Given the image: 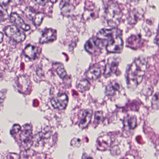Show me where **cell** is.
Segmentation results:
<instances>
[{
	"label": "cell",
	"mask_w": 159,
	"mask_h": 159,
	"mask_svg": "<svg viewBox=\"0 0 159 159\" xmlns=\"http://www.w3.org/2000/svg\"><path fill=\"white\" fill-rule=\"evenodd\" d=\"M121 31L117 28L103 29L97 35V37L107 42V48L111 53L121 52L123 48V42L121 37Z\"/></svg>",
	"instance_id": "cell-1"
},
{
	"label": "cell",
	"mask_w": 159,
	"mask_h": 159,
	"mask_svg": "<svg viewBox=\"0 0 159 159\" xmlns=\"http://www.w3.org/2000/svg\"><path fill=\"white\" fill-rule=\"evenodd\" d=\"M147 64V59L144 57H139L131 65L126 75L129 87L134 89L141 83L145 74Z\"/></svg>",
	"instance_id": "cell-2"
},
{
	"label": "cell",
	"mask_w": 159,
	"mask_h": 159,
	"mask_svg": "<svg viewBox=\"0 0 159 159\" xmlns=\"http://www.w3.org/2000/svg\"><path fill=\"white\" fill-rule=\"evenodd\" d=\"M5 34L9 38H11L17 43H21L25 39L26 35L16 26L9 25L4 30Z\"/></svg>",
	"instance_id": "cell-3"
},
{
	"label": "cell",
	"mask_w": 159,
	"mask_h": 159,
	"mask_svg": "<svg viewBox=\"0 0 159 159\" xmlns=\"http://www.w3.org/2000/svg\"><path fill=\"white\" fill-rule=\"evenodd\" d=\"M20 139L24 148H29L32 144V127L30 125L23 126L22 132L20 134Z\"/></svg>",
	"instance_id": "cell-4"
},
{
	"label": "cell",
	"mask_w": 159,
	"mask_h": 159,
	"mask_svg": "<svg viewBox=\"0 0 159 159\" xmlns=\"http://www.w3.org/2000/svg\"><path fill=\"white\" fill-rule=\"evenodd\" d=\"M51 104L55 108L65 109L67 107L68 98L65 94H60L53 98L51 100Z\"/></svg>",
	"instance_id": "cell-5"
},
{
	"label": "cell",
	"mask_w": 159,
	"mask_h": 159,
	"mask_svg": "<svg viewBox=\"0 0 159 159\" xmlns=\"http://www.w3.org/2000/svg\"><path fill=\"white\" fill-rule=\"evenodd\" d=\"M103 41L99 38H91L85 44V49L87 51L92 53L98 49L101 48Z\"/></svg>",
	"instance_id": "cell-6"
},
{
	"label": "cell",
	"mask_w": 159,
	"mask_h": 159,
	"mask_svg": "<svg viewBox=\"0 0 159 159\" xmlns=\"http://www.w3.org/2000/svg\"><path fill=\"white\" fill-rule=\"evenodd\" d=\"M57 39V31L52 28L46 29L43 31L40 39V43L44 44L53 42Z\"/></svg>",
	"instance_id": "cell-7"
},
{
	"label": "cell",
	"mask_w": 159,
	"mask_h": 159,
	"mask_svg": "<svg viewBox=\"0 0 159 159\" xmlns=\"http://www.w3.org/2000/svg\"><path fill=\"white\" fill-rule=\"evenodd\" d=\"M10 20L17 26L22 28L23 30L27 31L30 29L29 25L24 22L22 18L17 13H12L10 14Z\"/></svg>",
	"instance_id": "cell-8"
},
{
	"label": "cell",
	"mask_w": 159,
	"mask_h": 159,
	"mask_svg": "<svg viewBox=\"0 0 159 159\" xmlns=\"http://www.w3.org/2000/svg\"><path fill=\"white\" fill-rule=\"evenodd\" d=\"M118 61L117 59H110V61H108L105 71L104 75L106 77H107L110 75L116 72L118 69Z\"/></svg>",
	"instance_id": "cell-9"
},
{
	"label": "cell",
	"mask_w": 159,
	"mask_h": 159,
	"mask_svg": "<svg viewBox=\"0 0 159 159\" xmlns=\"http://www.w3.org/2000/svg\"><path fill=\"white\" fill-rule=\"evenodd\" d=\"M92 116V111L91 109L83 110L82 113V119L79 123L80 128L83 129L86 128L91 121Z\"/></svg>",
	"instance_id": "cell-10"
},
{
	"label": "cell",
	"mask_w": 159,
	"mask_h": 159,
	"mask_svg": "<svg viewBox=\"0 0 159 159\" xmlns=\"http://www.w3.org/2000/svg\"><path fill=\"white\" fill-rule=\"evenodd\" d=\"M37 47L32 45H28L23 50L24 55L30 59L35 58L38 53Z\"/></svg>",
	"instance_id": "cell-11"
},
{
	"label": "cell",
	"mask_w": 159,
	"mask_h": 159,
	"mask_svg": "<svg viewBox=\"0 0 159 159\" xmlns=\"http://www.w3.org/2000/svg\"><path fill=\"white\" fill-rule=\"evenodd\" d=\"M101 74V70L96 66L90 69L86 73V76L88 79L95 80L99 78Z\"/></svg>",
	"instance_id": "cell-12"
},
{
	"label": "cell",
	"mask_w": 159,
	"mask_h": 159,
	"mask_svg": "<svg viewBox=\"0 0 159 159\" xmlns=\"http://www.w3.org/2000/svg\"><path fill=\"white\" fill-rule=\"evenodd\" d=\"M121 88L120 84L116 82H113L110 83L107 86L105 93L107 95H113Z\"/></svg>",
	"instance_id": "cell-13"
},
{
	"label": "cell",
	"mask_w": 159,
	"mask_h": 159,
	"mask_svg": "<svg viewBox=\"0 0 159 159\" xmlns=\"http://www.w3.org/2000/svg\"><path fill=\"white\" fill-rule=\"evenodd\" d=\"M111 144V139L107 136L100 138V139H99L98 141V145L100 147L99 148L101 150H106L107 149L110 147Z\"/></svg>",
	"instance_id": "cell-14"
},
{
	"label": "cell",
	"mask_w": 159,
	"mask_h": 159,
	"mask_svg": "<svg viewBox=\"0 0 159 159\" xmlns=\"http://www.w3.org/2000/svg\"><path fill=\"white\" fill-rule=\"evenodd\" d=\"M33 23L36 26H39L42 23V21L44 18L45 15L42 13L34 14V15H30Z\"/></svg>",
	"instance_id": "cell-15"
},
{
	"label": "cell",
	"mask_w": 159,
	"mask_h": 159,
	"mask_svg": "<svg viewBox=\"0 0 159 159\" xmlns=\"http://www.w3.org/2000/svg\"><path fill=\"white\" fill-rule=\"evenodd\" d=\"M90 84L86 80H83L78 81L77 84V88L80 91H86L89 90Z\"/></svg>",
	"instance_id": "cell-16"
},
{
	"label": "cell",
	"mask_w": 159,
	"mask_h": 159,
	"mask_svg": "<svg viewBox=\"0 0 159 159\" xmlns=\"http://www.w3.org/2000/svg\"><path fill=\"white\" fill-rule=\"evenodd\" d=\"M152 106L154 109H157L159 108V91H157L152 97Z\"/></svg>",
	"instance_id": "cell-17"
},
{
	"label": "cell",
	"mask_w": 159,
	"mask_h": 159,
	"mask_svg": "<svg viewBox=\"0 0 159 159\" xmlns=\"http://www.w3.org/2000/svg\"><path fill=\"white\" fill-rule=\"evenodd\" d=\"M56 72L61 78L64 79L66 77L67 74L64 66L62 65H58L56 68Z\"/></svg>",
	"instance_id": "cell-18"
},
{
	"label": "cell",
	"mask_w": 159,
	"mask_h": 159,
	"mask_svg": "<svg viewBox=\"0 0 159 159\" xmlns=\"http://www.w3.org/2000/svg\"><path fill=\"white\" fill-rule=\"evenodd\" d=\"M9 15H8V12L2 6H1L0 7V18H1V22H2L7 20L8 18Z\"/></svg>",
	"instance_id": "cell-19"
},
{
	"label": "cell",
	"mask_w": 159,
	"mask_h": 159,
	"mask_svg": "<svg viewBox=\"0 0 159 159\" xmlns=\"http://www.w3.org/2000/svg\"><path fill=\"white\" fill-rule=\"evenodd\" d=\"M136 119L134 117H130L127 120V125L130 129H134L136 127Z\"/></svg>",
	"instance_id": "cell-20"
},
{
	"label": "cell",
	"mask_w": 159,
	"mask_h": 159,
	"mask_svg": "<svg viewBox=\"0 0 159 159\" xmlns=\"http://www.w3.org/2000/svg\"><path fill=\"white\" fill-rule=\"evenodd\" d=\"M104 117L101 111H98L95 113V121L96 123H99L103 121Z\"/></svg>",
	"instance_id": "cell-21"
},
{
	"label": "cell",
	"mask_w": 159,
	"mask_h": 159,
	"mask_svg": "<svg viewBox=\"0 0 159 159\" xmlns=\"http://www.w3.org/2000/svg\"><path fill=\"white\" fill-rule=\"evenodd\" d=\"M20 130H21V126L18 125H15L14 126L13 128L12 129L11 133H12V134H13L14 133L16 134L20 131Z\"/></svg>",
	"instance_id": "cell-22"
},
{
	"label": "cell",
	"mask_w": 159,
	"mask_h": 159,
	"mask_svg": "<svg viewBox=\"0 0 159 159\" xmlns=\"http://www.w3.org/2000/svg\"><path fill=\"white\" fill-rule=\"evenodd\" d=\"M36 1L41 6H45L48 2V0H36Z\"/></svg>",
	"instance_id": "cell-23"
},
{
	"label": "cell",
	"mask_w": 159,
	"mask_h": 159,
	"mask_svg": "<svg viewBox=\"0 0 159 159\" xmlns=\"http://www.w3.org/2000/svg\"><path fill=\"white\" fill-rule=\"evenodd\" d=\"M9 1L10 0H1V1H0L1 6H3L9 4Z\"/></svg>",
	"instance_id": "cell-24"
},
{
	"label": "cell",
	"mask_w": 159,
	"mask_h": 159,
	"mask_svg": "<svg viewBox=\"0 0 159 159\" xmlns=\"http://www.w3.org/2000/svg\"><path fill=\"white\" fill-rule=\"evenodd\" d=\"M122 159H135L134 156L132 155H128L124 156Z\"/></svg>",
	"instance_id": "cell-25"
},
{
	"label": "cell",
	"mask_w": 159,
	"mask_h": 159,
	"mask_svg": "<svg viewBox=\"0 0 159 159\" xmlns=\"http://www.w3.org/2000/svg\"><path fill=\"white\" fill-rule=\"evenodd\" d=\"M82 159H93L91 157H89L88 156L86 155H83V156Z\"/></svg>",
	"instance_id": "cell-26"
},
{
	"label": "cell",
	"mask_w": 159,
	"mask_h": 159,
	"mask_svg": "<svg viewBox=\"0 0 159 159\" xmlns=\"http://www.w3.org/2000/svg\"><path fill=\"white\" fill-rule=\"evenodd\" d=\"M3 36H4V35H3V34H2V33H1V42H2V38H3Z\"/></svg>",
	"instance_id": "cell-27"
},
{
	"label": "cell",
	"mask_w": 159,
	"mask_h": 159,
	"mask_svg": "<svg viewBox=\"0 0 159 159\" xmlns=\"http://www.w3.org/2000/svg\"><path fill=\"white\" fill-rule=\"evenodd\" d=\"M57 1H58V0H50L51 2L53 3V4H54V3H55V2H57Z\"/></svg>",
	"instance_id": "cell-28"
},
{
	"label": "cell",
	"mask_w": 159,
	"mask_h": 159,
	"mask_svg": "<svg viewBox=\"0 0 159 159\" xmlns=\"http://www.w3.org/2000/svg\"><path fill=\"white\" fill-rule=\"evenodd\" d=\"M15 1V2H20V1H22V0H14Z\"/></svg>",
	"instance_id": "cell-29"
}]
</instances>
